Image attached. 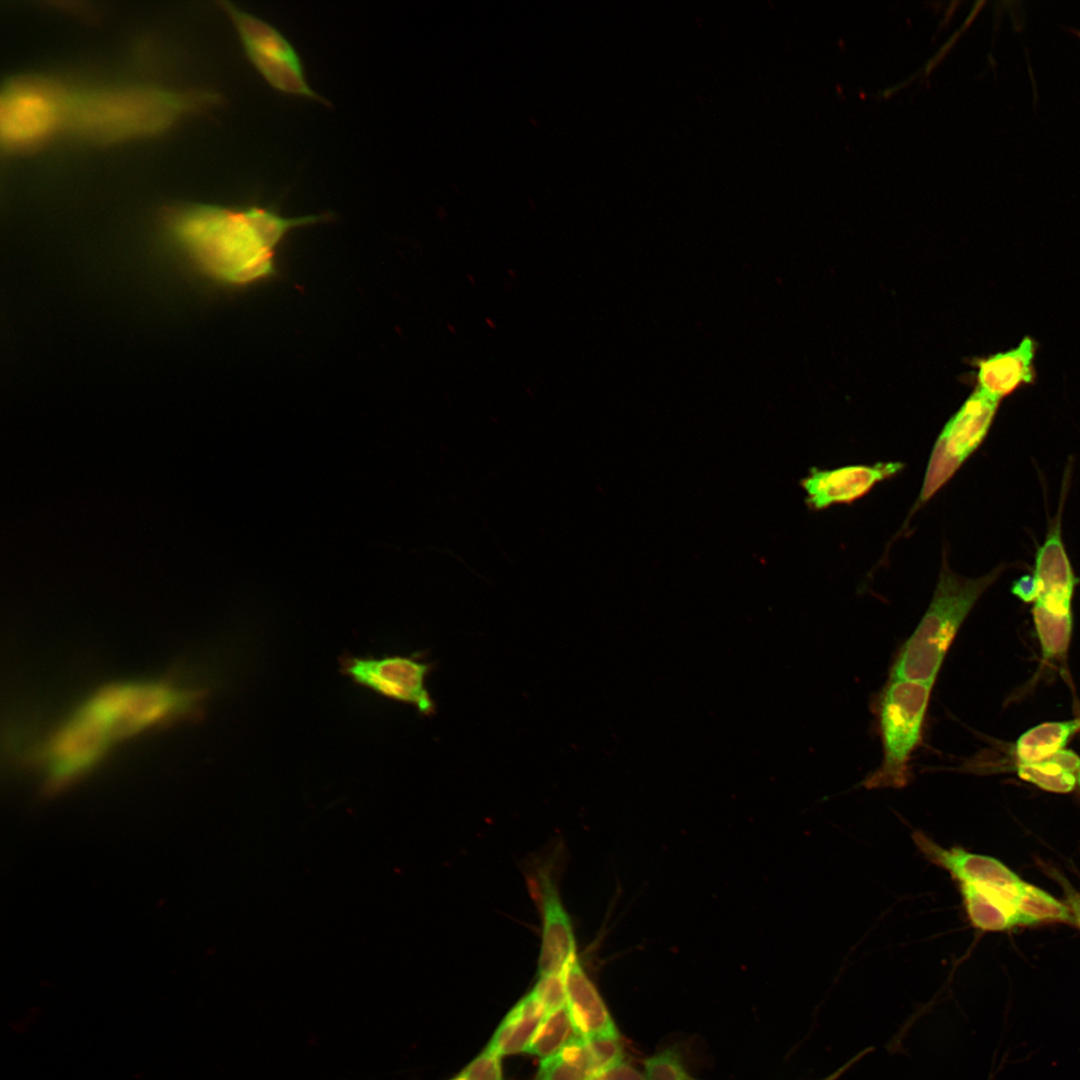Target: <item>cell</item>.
<instances>
[{"label":"cell","instance_id":"1","mask_svg":"<svg viewBox=\"0 0 1080 1080\" xmlns=\"http://www.w3.org/2000/svg\"><path fill=\"white\" fill-rule=\"evenodd\" d=\"M327 216L288 218L259 206L190 204L170 211L167 225L200 272L222 284L243 286L275 273V249L290 230Z\"/></svg>","mask_w":1080,"mask_h":1080},{"label":"cell","instance_id":"2","mask_svg":"<svg viewBox=\"0 0 1080 1080\" xmlns=\"http://www.w3.org/2000/svg\"><path fill=\"white\" fill-rule=\"evenodd\" d=\"M209 91L176 92L152 86H120L70 95L66 125L101 143L159 133L187 113L218 103Z\"/></svg>","mask_w":1080,"mask_h":1080},{"label":"cell","instance_id":"3","mask_svg":"<svg viewBox=\"0 0 1080 1080\" xmlns=\"http://www.w3.org/2000/svg\"><path fill=\"white\" fill-rule=\"evenodd\" d=\"M1002 570L997 567L982 577L971 579L957 575L943 561L928 609L897 651L889 678L934 684L960 627Z\"/></svg>","mask_w":1080,"mask_h":1080},{"label":"cell","instance_id":"4","mask_svg":"<svg viewBox=\"0 0 1080 1080\" xmlns=\"http://www.w3.org/2000/svg\"><path fill=\"white\" fill-rule=\"evenodd\" d=\"M933 686L921 681L888 678L873 704L882 760L864 779V787L899 789L910 782V761L922 744Z\"/></svg>","mask_w":1080,"mask_h":1080},{"label":"cell","instance_id":"5","mask_svg":"<svg viewBox=\"0 0 1080 1080\" xmlns=\"http://www.w3.org/2000/svg\"><path fill=\"white\" fill-rule=\"evenodd\" d=\"M69 97L58 84L40 76H16L3 85L0 137L7 150L31 147L66 124Z\"/></svg>","mask_w":1080,"mask_h":1080},{"label":"cell","instance_id":"6","mask_svg":"<svg viewBox=\"0 0 1080 1080\" xmlns=\"http://www.w3.org/2000/svg\"><path fill=\"white\" fill-rule=\"evenodd\" d=\"M114 741L194 711L201 693L160 681H131L102 688L94 695Z\"/></svg>","mask_w":1080,"mask_h":1080},{"label":"cell","instance_id":"7","mask_svg":"<svg viewBox=\"0 0 1080 1080\" xmlns=\"http://www.w3.org/2000/svg\"><path fill=\"white\" fill-rule=\"evenodd\" d=\"M219 4L233 23L248 60L273 89L325 102L308 84L298 53L280 31L231 2Z\"/></svg>","mask_w":1080,"mask_h":1080},{"label":"cell","instance_id":"8","mask_svg":"<svg viewBox=\"0 0 1080 1080\" xmlns=\"http://www.w3.org/2000/svg\"><path fill=\"white\" fill-rule=\"evenodd\" d=\"M93 696L82 703L57 729L44 751L47 783L64 788L85 774L114 742L106 717Z\"/></svg>","mask_w":1080,"mask_h":1080},{"label":"cell","instance_id":"9","mask_svg":"<svg viewBox=\"0 0 1080 1080\" xmlns=\"http://www.w3.org/2000/svg\"><path fill=\"white\" fill-rule=\"evenodd\" d=\"M999 403L976 388L945 424L931 452L916 508L929 501L984 441Z\"/></svg>","mask_w":1080,"mask_h":1080},{"label":"cell","instance_id":"10","mask_svg":"<svg viewBox=\"0 0 1080 1080\" xmlns=\"http://www.w3.org/2000/svg\"><path fill=\"white\" fill-rule=\"evenodd\" d=\"M1031 578L1035 630H1071V604L1078 579L1062 541L1060 513L1037 550Z\"/></svg>","mask_w":1080,"mask_h":1080},{"label":"cell","instance_id":"11","mask_svg":"<svg viewBox=\"0 0 1080 1080\" xmlns=\"http://www.w3.org/2000/svg\"><path fill=\"white\" fill-rule=\"evenodd\" d=\"M431 665L415 656H343L340 671L355 684L374 693L411 705L429 715L435 703L427 690L426 678Z\"/></svg>","mask_w":1080,"mask_h":1080},{"label":"cell","instance_id":"12","mask_svg":"<svg viewBox=\"0 0 1080 1080\" xmlns=\"http://www.w3.org/2000/svg\"><path fill=\"white\" fill-rule=\"evenodd\" d=\"M901 462L874 465H849L832 470H812L802 479L807 505L815 510L835 504H848L866 495L877 483L898 474Z\"/></svg>","mask_w":1080,"mask_h":1080},{"label":"cell","instance_id":"13","mask_svg":"<svg viewBox=\"0 0 1080 1080\" xmlns=\"http://www.w3.org/2000/svg\"><path fill=\"white\" fill-rule=\"evenodd\" d=\"M539 894L543 929L538 974H564L569 964L577 958L572 925L549 878H541Z\"/></svg>","mask_w":1080,"mask_h":1080},{"label":"cell","instance_id":"14","mask_svg":"<svg viewBox=\"0 0 1080 1080\" xmlns=\"http://www.w3.org/2000/svg\"><path fill=\"white\" fill-rule=\"evenodd\" d=\"M564 980L566 1006L579 1034L583 1038H618L614 1021L578 958L565 970Z\"/></svg>","mask_w":1080,"mask_h":1080},{"label":"cell","instance_id":"15","mask_svg":"<svg viewBox=\"0 0 1080 1080\" xmlns=\"http://www.w3.org/2000/svg\"><path fill=\"white\" fill-rule=\"evenodd\" d=\"M1035 344L1025 337L1014 348L984 358L977 363V387L1001 400L1033 379Z\"/></svg>","mask_w":1080,"mask_h":1080},{"label":"cell","instance_id":"16","mask_svg":"<svg viewBox=\"0 0 1080 1080\" xmlns=\"http://www.w3.org/2000/svg\"><path fill=\"white\" fill-rule=\"evenodd\" d=\"M546 1014L530 991L504 1017L487 1048L501 1057L526 1052Z\"/></svg>","mask_w":1080,"mask_h":1080},{"label":"cell","instance_id":"17","mask_svg":"<svg viewBox=\"0 0 1080 1080\" xmlns=\"http://www.w3.org/2000/svg\"><path fill=\"white\" fill-rule=\"evenodd\" d=\"M1080 730V717L1065 721H1049L1024 732L1015 744L1019 763H1034L1063 750L1071 737Z\"/></svg>","mask_w":1080,"mask_h":1080},{"label":"cell","instance_id":"18","mask_svg":"<svg viewBox=\"0 0 1080 1080\" xmlns=\"http://www.w3.org/2000/svg\"><path fill=\"white\" fill-rule=\"evenodd\" d=\"M600 1069L589 1039L579 1037L554 1055L541 1059L535 1080H586Z\"/></svg>","mask_w":1080,"mask_h":1080},{"label":"cell","instance_id":"19","mask_svg":"<svg viewBox=\"0 0 1080 1080\" xmlns=\"http://www.w3.org/2000/svg\"><path fill=\"white\" fill-rule=\"evenodd\" d=\"M1080 770V757L1071 750L1034 763H1018L1019 777L1043 790L1067 793L1074 789Z\"/></svg>","mask_w":1080,"mask_h":1080},{"label":"cell","instance_id":"20","mask_svg":"<svg viewBox=\"0 0 1080 1080\" xmlns=\"http://www.w3.org/2000/svg\"><path fill=\"white\" fill-rule=\"evenodd\" d=\"M963 905L971 924L982 931H1001L1017 925L1015 908L992 893L958 884Z\"/></svg>","mask_w":1080,"mask_h":1080},{"label":"cell","instance_id":"21","mask_svg":"<svg viewBox=\"0 0 1080 1080\" xmlns=\"http://www.w3.org/2000/svg\"><path fill=\"white\" fill-rule=\"evenodd\" d=\"M579 1037L582 1036L564 1005L545 1015L526 1052L545 1059Z\"/></svg>","mask_w":1080,"mask_h":1080},{"label":"cell","instance_id":"22","mask_svg":"<svg viewBox=\"0 0 1080 1080\" xmlns=\"http://www.w3.org/2000/svg\"><path fill=\"white\" fill-rule=\"evenodd\" d=\"M1017 924H1034L1042 920L1071 921L1069 909L1045 891L1020 884L1016 900Z\"/></svg>","mask_w":1080,"mask_h":1080},{"label":"cell","instance_id":"23","mask_svg":"<svg viewBox=\"0 0 1080 1080\" xmlns=\"http://www.w3.org/2000/svg\"><path fill=\"white\" fill-rule=\"evenodd\" d=\"M645 1080H686L685 1069L676 1050H663L645 1061Z\"/></svg>","mask_w":1080,"mask_h":1080},{"label":"cell","instance_id":"24","mask_svg":"<svg viewBox=\"0 0 1080 1080\" xmlns=\"http://www.w3.org/2000/svg\"><path fill=\"white\" fill-rule=\"evenodd\" d=\"M531 992L547 1013L566 1005L564 974L540 975Z\"/></svg>","mask_w":1080,"mask_h":1080},{"label":"cell","instance_id":"25","mask_svg":"<svg viewBox=\"0 0 1080 1080\" xmlns=\"http://www.w3.org/2000/svg\"><path fill=\"white\" fill-rule=\"evenodd\" d=\"M462 1073L468 1080H503L501 1056L486 1047Z\"/></svg>","mask_w":1080,"mask_h":1080},{"label":"cell","instance_id":"26","mask_svg":"<svg viewBox=\"0 0 1080 1080\" xmlns=\"http://www.w3.org/2000/svg\"><path fill=\"white\" fill-rule=\"evenodd\" d=\"M586 1080H645V1075L621 1060L596 1071Z\"/></svg>","mask_w":1080,"mask_h":1080},{"label":"cell","instance_id":"27","mask_svg":"<svg viewBox=\"0 0 1080 1080\" xmlns=\"http://www.w3.org/2000/svg\"><path fill=\"white\" fill-rule=\"evenodd\" d=\"M870 1050L871 1049L869 1048V1049H867L865 1051H862L860 1054L856 1055V1057L852 1058L848 1063L844 1064L838 1070H836L835 1072H833L832 1074H830L829 1076H827L826 1078H824L822 1080H837L844 1072H846L847 1069H849L855 1062H857L863 1055H865Z\"/></svg>","mask_w":1080,"mask_h":1080},{"label":"cell","instance_id":"28","mask_svg":"<svg viewBox=\"0 0 1080 1080\" xmlns=\"http://www.w3.org/2000/svg\"><path fill=\"white\" fill-rule=\"evenodd\" d=\"M1069 901L1072 908L1073 920H1075L1080 927V895L1074 893L1070 894Z\"/></svg>","mask_w":1080,"mask_h":1080},{"label":"cell","instance_id":"29","mask_svg":"<svg viewBox=\"0 0 1080 1080\" xmlns=\"http://www.w3.org/2000/svg\"><path fill=\"white\" fill-rule=\"evenodd\" d=\"M450 1080H468L462 1071Z\"/></svg>","mask_w":1080,"mask_h":1080},{"label":"cell","instance_id":"30","mask_svg":"<svg viewBox=\"0 0 1080 1080\" xmlns=\"http://www.w3.org/2000/svg\"><path fill=\"white\" fill-rule=\"evenodd\" d=\"M1069 30H1070V31H1071V32H1072V33H1073V34H1074V35H1075V36H1076L1077 38H1079V39H1080V30H1078V29H1075V28H1070Z\"/></svg>","mask_w":1080,"mask_h":1080},{"label":"cell","instance_id":"31","mask_svg":"<svg viewBox=\"0 0 1080 1080\" xmlns=\"http://www.w3.org/2000/svg\"><path fill=\"white\" fill-rule=\"evenodd\" d=\"M1077 781H1078V783L1080 785V770H1079V773H1078V776H1077Z\"/></svg>","mask_w":1080,"mask_h":1080},{"label":"cell","instance_id":"32","mask_svg":"<svg viewBox=\"0 0 1080 1080\" xmlns=\"http://www.w3.org/2000/svg\"><path fill=\"white\" fill-rule=\"evenodd\" d=\"M686 1080H694V1079L687 1078Z\"/></svg>","mask_w":1080,"mask_h":1080}]
</instances>
